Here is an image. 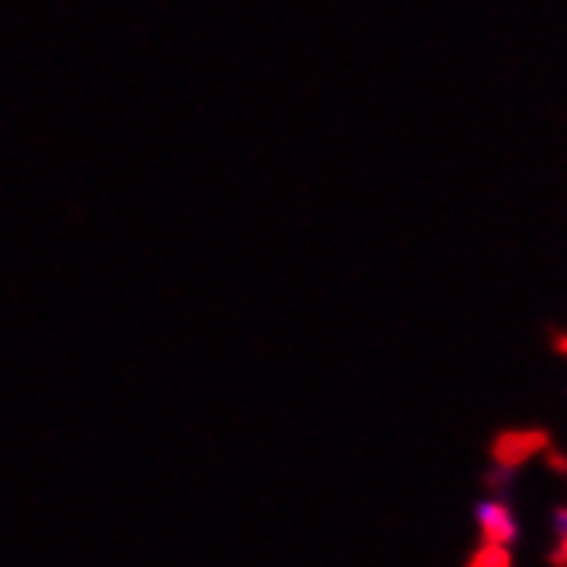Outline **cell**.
Wrapping results in <instances>:
<instances>
[{
    "instance_id": "obj_1",
    "label": "cell",
    "mask_w": 567,
    "mask_h": 567,
    "mask_svg": "<svg viewBox=\"0 0 567 567\" xmlns=\"http://www.w3.org/2000/svg\"><path fill=\"white\" fill-rule=\"evenodd\" d=\"M475 519H478L485 547H498V550H503L506 544L516 540V533H519L516 513L503 503V498H482Z\"/></svg>"
},
{
    "instance_id": "obj_2",
    "label": "cell",
    "mask_w": 567,
    "mask_h": 567,
    "mask_svg": "<svg viewBox=\"0 0 567 567\" xmlns=\"http://www.w3.org/2000/svg\"><path fill=\"white\" fill-rule=\"evenodd\" d=\"M554 540H557V560L567 564V509H557L554 516Z\"/></svg>"
},
{
    "instance_id": "obj_3",
    "label": "cell",
    "mask_w": 567,
    "mask_h": 567,
    "mask_svg": "<svg viewBox=\"0 0 567 567\" xmlns=\"http://www.w3.org/2000/svg\"><path fill=\"white\" fill-rule=\"evenodd\" d=\"M472 567H506V554L498 547H482V554L472 560Z\"/></svg>"
}]
</instances>
